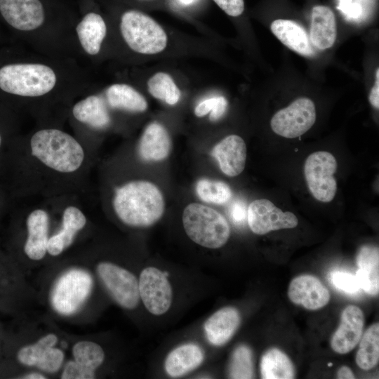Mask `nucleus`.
Returning a JSON list of instances; mask_svg holds the SVG:
<instances>
[{"label":"nucleus","mask_w":379,"mask_h":379,"mask_svg":"<svg viewBox=\"0 0 379 379\" xmlns=\"http://www.w3.org/2000/svg\"><path fill=\"white\" fill-rule=\"evenodd\" d=\"M356 272L360 288L372 295L379 291V251L374 246H362L357 256Z\"/></svg>","instance_id":"nucleus-22"},{"label":"nucleus","mask_w":379,"mask_h":379,"mask_svg":"<svg viewBox=\"0 0 379 379\" xmlns=\"http://www.w3.org/2000/svg\"><path fill=\"white\" fill-rule=\"evenodd\" d=\"M337 378L340 379H352L355 377L352 371L348 366H343L338 369L337 372Z\"/></svg>","instance_id":"nucleus-43"},{"label":"nucleus","mask_w":379,"mask_h":379,"mask_svg":"<svg viewBox=\"0 0 379 379\" xmlns=\"http://www.w3.org/2000/svg\"><path fill=\"white\" fill-rule=\"evenodd\" d=\"M48 8L44 0H0V16L13 29H38L45 23Z\"/></svg>","instance_id":"nucleus-10"},{"label":"nucleus","mask_w":379,"mask_h":379,"mask_svg":"<svg viewBox=\"0 0 379 379\" xmlns=\"http://www.w3.org/2000/svg\"><path fill=\"white\" fill-rule=\"evenodd\" d=\"M149 93L155 98L163 100L170 105H175L180 100L181 93L171 77L164 72H157L147 82Z\"/></svg>","instance_id":"nucleus-29"},{"label":"nucleus","mask_w":379,"mask_h":379,"mask_svg":"<svg viewBox=\"0 0 379 379\" xmlns=\"http://www.w3.org/2000/svg\"><path fill=\"white\" fill-rule=\"evenodd\" d=\"M94 378V371L81 366L75 361L68 362L61 375L62 379H91Z\"/></svg>","instance_id":"nucleus-38"},{"label":"nucleus","mask_w":379,"mask_h":379,"mask_svg":"<svg viewBox=\"0 0 379 379\" xmlns=\"http://www.w3.org/2000/svg\"><path fill=\"white\" fill-rule=\"evenodd\" d=\"M229 214L237 225H242L247 219V208L244 201L237 200L232 202L229 208Z\"/></svg>","instance_id":"nucleus-41"},{"label":"nucleus","mask_w":379,"mask_h":379,"mask_svg":"<svg viewBox=\"0 0 379 379\" xmlns=\"http://www.w3.org/2000/svg\"><path fill=\"white\" fill-rule=\"evenodd\" d=\"M74 361L81 366L94 371L104 361L105 352L97 343L91 341H80L72 348Z\"/></svg>","instance_id":"nucleus-31"},{"label":"nucleus","mask_w":379,"mask_h":379,"mask_svg":"<svg viewBox=\"0 0 379 379\" xmlns=\"http://www.w3.org/2000/svg\"><path fill=\"white\" fill-rule=\"evenodd\" d=\"M196 193L200 199L208 204H223L232 197V190L225 182L206 178L197 182Z\"/></svg>","instance_id":"nucleus-30"},{"label":"nucleus","mask_w":379,"mask_h":379,"mask_svg":"<svg viewBox=\"0 0 379 379\" xmlns=\"http://www.w3.org/2000/svg\"><path fill=\"white\" fill-rule=\"evenodd\" d=\"M57 84L55 71L41 63L11 62L0 67V91L19 98H38Z\"/></svg>","instance_id":"nucleus-3"},{"label":"nucleus","mask_w":379,"mask_h":379,"mask_svg":"<svg viewBox=\"0 0 379 379\" xmlns=\"http://www.w3.org/2000/svg\"><path fill=\"white\" fill-rule=\"evenodd\" d=\"M336 22L334 13L327 6H314L312 12L310 39L320 50L331 48L336 39Z\"/></svg>","instance_id":"nucleus-23"},{"label":"nucleus","mask_w":379,"mask_h":379,"mask_svg":"<svg viewBox=\"0 0 379 379\" xmlns=\"http://www.w3.org/2000/svg\"><path fill=\"white\" fill-rule=\"evenodd\" d=\"M316 121L314 103L307 98H300L272 117L270 126L277 135L295 138L305 133Z\"/></svg>","instance_id":"nucleus-8"},{"label":"nucleus","mask_w":379,"mask_h":379,"mask_svg":"<svg viewBox=\"0 0 379 379\" xmlns=\"http://www.w3.org/2000/svg\"><path fill=\"white\" fill-rule=\"evenodd\" d=\"M7 195L5 193L4 187L0 185V210L6 207L8 200L6 199Z\"/></svg>","instance_id":"nucleus-44"},{"label":"nucleus","mask_w":379,"mask_h":379,"mask_svg":"<svg viewBox=\"0 0 379 379\" xmlns=\"http://www.w3.org/2000/svg\"><path fill=\"white\" fill-rule=\"evenodd\" d=\"M80 45L90 55H97L107 34V25L102 16L95 11H88L76 27Z\"/></svg>","instance_id":"nucleus-21"},{"label":"nucleus","mask_w":379,"mask_h":379,"mask_svg":"<svg viewBox=\"0 0 379 379\" xmlns=\"http://www.w3.org/2000/svg\"><path fill=\"white\" fill-rule=\"evenodd\" d=\"M87 161V151L75 137L44 128L31 135L25 147L15 142L10 173L15 183L30 171L46 180H63L81 173Z\"/></svg>","instance_id":"nucleus-1"},{"label":"nucleus","mask_w":379,"mask_h":379,"mask_svg":"<svg viewBox=\"0 0 379 379\" xmlns=\"http://www.w3.org/2000/svg\"><path fill=\"white\" fill-rule=\"evenodd\" d=\"M84 3H86L88 4V0H84Z\"/></svg>","instance_id":"nucleus-47"},{"label":"nucleus","mask_w":379,"mask_h":379,"mask_svg":"<svg viewBox=\"0 0 379 379\" xmlns=\"http://www.w3.org/2000/svg\"><path fill=\"white\" fill-rule=\"evenodd\" d=\"M15 144L0 128V175L8 173Z\"/></svg>","instance_id":"nucleus-37"},{"label":"nucleus","mask_w":379,"mask_h":379,"mask_svg":"<svg viewBox=\"0 0 379 379\" xmlns=\"http://www.w3.org/2000/svg\"><path fill=\"white\" fill-rule=\"evenodd\" d=\"M171 147V139L166 128L158 122H152L143 131L138 150L142 160L159 161L168 157Z\"/></svg>","instance_id":"nucleus-18"},{"label":"nucleus","mask_w":379,"mask_h":379,"mask_svg":"<svg viewBox=\"0 0 379 379\" xmlns=\"http://www.w3.org/2000/svg\"><path fill=\"white\" fill-rule=\"evenodd\" d=\"M247 221L251 231L259 235L271 231L295 227L297 217L290 211H283L266 199L253 201L247 208Z\"/></svg>","instance_id":"nucleus-12"},{"label":"nucleus","mask_w":379,"mask_h":379,"mask_svg":"<svg viewBox=\"0 0 379 379\" xmlns=\"http://www.w3.org/2000/svg\"><path fill=\"white\" fill-rule=\"evenodd\" d=\"M231 378H253V354L246 345H240L234 351L229 368Z\"/></svg>","instance_id":"nucleus-32"},{"label":"nucleus","mask_w":379,"mask_h":379,"mask_svg":"<svg viewBox=\"0 0 379 379\" xmlns=\"http://www.w3.org/2000/svg\"><path fill=\"white\" fill-rule=\"evenodd\" d=\"M123 39L131 49L142 54H156L167 45V35L152 18L135 9L124 11L120 18Z\"/></svg>","instance_id":"nucleus-5"},{"label":"nucleus","mask_w":379,"mask_h":379,"mask_svg":"<svg viewBox=\"0 0 379 379\" xmlns=\"http://www.w3.org/2000/svg\"><path fill=\"white\" fill-rule=\"evenodd\" d=\"M140 298L152 314L166 313L172 302V288L166 273L154 267H146L138 281Z\"/></svg>","instance_id":"nucleus-11"},{"label":"nucleus","mask_w":379,"mask_h":379,"mask_svg":"<svg viewBox=\"0 0 379 379\" xmlns=\"http://www.w3.org/2000/svg\"><path fill=\"white\" fill-rule=\"evenodd\" d=\"M99 277L114 300L122 307L132 310L140 300L138 281L128 270L109 262L97 266Z\"/></svg>","instance_id":"nucleus-9"},{"label":"nucleus","mask_w":379,"mask_h":379,"mask_svg":"<svg viewBox=\"0 0 379 379\" xmlns=\"http://www.w3.org/2000/svg\"><path fill=\"white\" fill-rule=\"evenodd\" d=\"M331 281L335 288L347 294H357L361 289L356 276L349 272L334 271Z\"/></svg>","instance_id":"nucleus-35"},{"label":"nucleus","mask_w":379,"mask_h":379,"mask_svg":"<svg viewBox=\"0 0 379 379\" xmlns=\"http://www.w3.org/2000/svg\"><path fill=\"white\" fill-rule=\"evenodd\" d=\"M211 156L218 161L221 171L230 177L239 175L244 169L246 146L239 135H230L214 146Z\"/></svg>","instance_id":"nucleus-16"},{"label":"nucleus","mask_w":379,"mask_h":379,"mask_svg":"<svg viewBox=\"0 0 379 379\" xmlns=\"http://www.w3.org/2000/svg\"><path fill=\"white\" fill-rule=\"evenodd\" d=\"M338 9L350 19H358L363 8L357 0H340Z\"/></svg>","instance_id":"nucleus-40"},{"label":"nucleus","mask_w":379,"mask_h":379,"mask_svg":"<svg viewBox=\"0 0 379 379\" xmlns=\"http://www.w3.org/2000/svg\"><path fill=\"white\" fill-rule=\"evenodd\" d=\"M86 222L87 218L79 207L67 206L62 213L60 230L48 239L47 253L53 256L62 253L72 244L76 235L86 226Z\"/></svg>","instance_id":"nucleus-17"},{"label":"nucleus","mask_w":379,"mask_h":379,"mask_svg":"<svg viewBox=\"0 0 379 379\" xmlns=\"http://www.w3.org/2000/svg\"><path fill=\"white\" fill-rule=\"evenodd\" d=\"M93 287L91 276L86 271L73 269L56 281L51 294L54 310L64 315L74 313L86 300Z\"/></svg>","instance_id":"nucleus-6"},{"label":"nucleus","mask_w":379,"mask_h":379,"mask_svg":"<svg viewBox=\"0 0 379 379\" xmlns=\"http://www.w3.org/2000/svg\"><path fill=\"white\" fill-rule=\"evenodd\" d=\"M112 204L123 223L136 227L154 224L162 217L165 208L160 190L142 180L128 181L115 188Z\"/></svg>","instance_id":"nucleus-2"},{"label":"nucleus","mask_w":379,"mask_h":379,"mask_svg":"<svg viewBox=\"0 0 379 379\" xmlns=\"http://www.w3.org/2000/svg\"><path fill=\"white\" fill-rule=\"evenodd\" d=\"M179 3L184 6H188L193 4L195 0H178Z\"/></svg>","instance_id":"nucleus-46"},{"label":"nucleus","mask_w":379,"mask_h":379,"mask_svg":"<svg viewBox=\"0 0 379 379\" xmlns=\"http://www.w3.org/2000/svg\"><path fill=\"white\" fill-rule=\"evenodd\" d=\"M240 322V314L236 308L227 307L218 310L204 324L208 340L215 346L225 344L233 336Z\"/></svg>","instance_id":"nucleus-20"},{"label":"nucleus","mask_w":379,"mask_h":379,"mask_svg":"<svg viewBox=\"0 0 379 379\" xmlns=\"http://www.w3.org/2000/svg\"><path fill=\"white\" fill-rule=\"evenodd\" d=\"M356 355L357 366L365 371L374 368L379 361V324L371 325L360 339Z\"/></svg>","instance_id":"nucleus-28"},{"label":"nucleus","mask_w":379,"mask_h":379,"mask_svg":"<svg viewBox=\"0 0 379 379\" xmlns=\"http://www.w3.org/2000/svg\"><path fill=\"white\" fill-rule=\"evenodd\" d=\"M182 225L189 238L203 247L220 248L230 238V227L225 218L216 210L198 203L185 208Z\"/></svg>","instance_id":"nucleus-4"},{"label":"nucleus","mask_w":379,"mask_h":379,"mask_svg":"<svg viewBox=\"0 0 379 379\" xmlns=\"http://www.w3.org/2000/svg\"><path fill=\"white\" fill-rule=\"evenodd\" d=\"M22 378L26 379H44L46 377H44L42 374L39 373H32L27 374L22 377Z\"/></svg>","instance_id":"nucleus-45"},{"label":"nucleus","mask_w":379,"mask_h":379,"mask_svg":"<svg viewBox=\"0 0 379 379\" xmlns=\"http://www.w3.org/2000/svg\"><path fill=\"white\" fill-rule=\"evenodd\" d=\"M227 107V101L224 97H213L199 103L194 109V114L197 117H201L210 113V120L215 121L223 116Z\"/></svg>","instance_id":"nucleus-34"},{"label":"nucleus","mask_w":379,"mask_h":379,"mask_svg":"<svg viewBox=\"0 0 379 379\" xmlns=\"http://www.w3.org/2000/svg\"><path fill=\"white\" fill-rule=\"evenodd\" d=\"M335 157L326 151L310 154L304 165V174L312 196L321 202H330L335 196L337 182L333 176L337 170Z\"/></svg>","instance_id":"nucleus-7"},{"label":"nucleus","mask_w":379,"mask_h":379,"mask_svg":"<svg viewBox=\"0 0 379 379\" xmlns=\"http://www.w3.org/2000/svg\"><path fill=\"white\" fill-rule=\"evenodd\" d=\"M270 29L275 36L286 46L304 56L313 55L310 39L305 29L298 23L289 20H274Z\"/></svg>","instance_id":"nucleus-24"},{"label":"nucleus","mask_w":379,"mask_h":379,"mask_svg":"<svg viewBox=\"0 0 379 379\" xmlns=\"http://www.w3.org/2000/svg\"><path fill=\"white\" fill-rule=\"evenodd\" d=\"M104 98L108 107L114 109L139 113L145 112L147 108L145 97L133 87L126 84H114L108 86Z\"/></svg>","instance_id":"nucleus-25"},{"label":"nucleus","mask_w":379,"mask_h":379,"mask_svg":"<svg viewBox=\"0 0 379 379\" xmlns=\"http://www.w3.org/2000/svg\"><path fill=\"white\" fill-rule=\"evenodd\" d=\"M364 315L357 306L350 305L342 312L340 324L332 336L331 347L338 354H347L359 343L364 331Z\"/></svg>","instance_id":"nucleus-13"},{"label":"nucleus","mask_w":379,"mask_h":379,"mask_svg":"<svg viewBox=\"0 0 379 379\" xmlns=\"http://www.w3.org/2000/svg\"><path fill=\"white\" fill-rule=\"evenodd\" d=\"M288 296L295 305L309 310H317L330 300V293L321 281L312 275H300L290 283Z\"/></svg>","instance_id":"nucleus-14"},{"label":"nucleus","mask_w":379,"mask_h":379,"mask_svg":"<svg viewBox=\"0 0 379 379\" xmlns=\"http://www.w3.org/2000/svg\"><path fill=\"white\" fill-rule=\"evenodd\" d=\"M63 359V352L53 347L44 354L36 366L43 371L53 373L60 368Z\"/></svg>","instance_id":"nucleus-36"},{"label":"nucleus","mask_w":379,"mask_h":379,"mask_svg":"<svg viewBox=\"0 0 379 379\" xmlns=\"http://www.w3.org/2000/svg\"><path fill=\"white\" fill-rule=\"evenodd\" d=\"M72 113L78 122L93 129H105L111 123L108 106L100 95H90L79 100L74 105Z\"/></svg>","instance_id":"nucleus-19"},{"label":"nucleus","mask_w":379,"mask_h":379,"mask_svg":"<svg viewBox=\"0 0 379 379\" xmlns=\"http://www.w3.org/2000/svg\"><path fill=\"white\" fill-rule=\"evenodd\" d=\"M260 373L264 379H291L294 378L295 370L285 353L277 348H272L262 357Z\"/></svg>","instance_id":"nucleus-27"},{"label":"nucleus","mask_w":379,"mask_h":379,"mask_svg":"<svg viewBox=\"0 0 379 379\" xmlns=\"http://www.w3.org/2000/svg\"><path fill=\"white\" fill-rule=\"evenodd\" d=\"M58 338L53 333H49L33 345L22 347L18 352V361L26 366H36L44 354L57 343Z\"/></svg>","instance_id":"nucleus-33"},{"label":"nucleus","mask_w":379,"mask_h":379,"mask_svg":"<svg viewBox=\"0 0 379 379\" xmlns=\"http://www.w3.org/2000/svg\"><path fill=\"white\" fill-rule=\"evenodd\" d=\"M204 354L197 345L188 343L172 350L166 357L165 369L171 377H180L197 368Z\"/></svg>","instance_id":"nucleus-26"},{"label":"nucleus","mask_w":379,"mask_h":379,"mask_svg":"<svg viewBox=\"0 0 379 379\" xmlns=\"http://www.w3.org/2000/svg\"><path fill=\"white\" fill-rule=\"evenodd\" d=\"M369 102L375 109L379 108V69L375 72V81L369 94Z\"/></svg>","instance_id":"nucleus-42"},{"label":"nucleus","mask_w":379,"mask_h":379,"mask_svg":"<svg viewBox=\"0 0 379 379\" xmlns=\"http://www.w3.org/2000/svg\"><path fill=\"white\" fill-rule=\"evenodd\" d=\"M25 224L27 234L23 247L24 252L31 260H41L47 253L50 237L49 214L41 207L36 208L28 213Z\"/></svg>","instance_id":"nucleus-15"},{"label":"nucleus","mask_w":379,"mask_h":379,"mask_svg":"<svg viewBox=\"0 0 379 379\" xmlns=\"http://www.w3.org/2000/svg\"><path fill=\"white\" fill-rule=\"evenodd\" d=\"M227 15L233 17L240 15L244 10V0H213Z\"/></svg>","instance_id":"nucleus-39"}]
</instances>
